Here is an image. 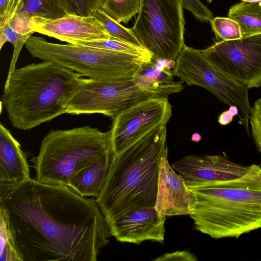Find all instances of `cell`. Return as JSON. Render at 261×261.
I'll return each instance as SVG.
<instances>
[{
    "label": "cell",
    "mask_w": 261,
    "mask_h": 261,
    "mask_svg": "<svg viewBox=\"0 0 261 261\" xmlns=\"http://www.w3.org/2000/svg\"><path fill=\"white\" fill-rule=\"evenodd\" d=\"M0 210L21 261H96L112 236L96 199L68 186L0 182Z\"/></svg>",
    "instance_id": "obj_1"
},
{
    "label": "cell",
    "mask_w": 261,
    "mask_h": 261,
    "mask_svg": "<svg viewBox=\"0 0 261 261\" xmlns=\"http://www.w3.org/2000/svg\"><path fill=\"white\" fill-rule=\"evenodd\" d=\"M166 125H160L114 155L95 198L109 224L129 210L155 207L160 162L168 156Z\"/></svg>",
    "instance_id": "obj_2"
},
{
    "label": "cell",
    "mask_w": 261,
    "mask_h": 261,
    "mask_svg": "<svg viewBox=\"0 0 261 261\" xmlns=\"http://www.w3.org/2000/svg\"><path fill=\"white\" fill-rule=\"evenodd\" d=\"M83 76L50 61L15 69L1 98L11 124L25 130L65 114Z\"/></svg>",
    "instance_id": "obj_3"
},
{
    "label": "cell",
    "mask_w": 261,
    "mask_h": 261,
    "mask_svg": "<svg viewBox=\"0 0 261 261\" xmlns=\"http://www.w3.org/2000/svg\"><path fill=\"white\" fill-rule=\"evenodd\" d=\"M196 207L189 215L196 230L211 238H238L261 228V173L191 189Z\"/></svg>",
    "instance_id": "obj_4"
},
{
    "label": "cell",
    "mask_w": 261,
    "mask_h": 261,
    "mask_svg": "<svg viewBox=\"0 0 261 261\" xmlns=\"http://www.w3.org/2000/svg\"><path fill=\"white\" fill-rule=\"evenodd\" d=\"M111 132L89 126L51 130L43 139L32 162L35 179L68 186L71 177L97 157L111 150Z\"/></svg>",
    "instance_id": "obj_5"
},
{
    "label": "cell",
    "mask_w": 261,
    "mask_h": 261,
    "mask_svg": "<svg viewBox=\"0 0 261 261\" xmlns=\"http://www.w3.org/2000/svg\"><path fill=\"white\" fill-rule=\"evenodd\" d=\"M25 47L33 58L53 61L99 80L132 79L140 66L152 58L86 46L61 44L31 35Z\"/></svg>",
    "instance_id": "obj_6"
},
{
    "label": "cell",
    "mask_w": 261,
    "mask_h": 261,
    "mask_svg": "<svg viewBox=\"0 0 261 261\" xmlns=\"http://www.w3.org/2000/svg\"><path fill=\"white\" fill-rule=\"evenodd\" d=\"M181 82L144 86L133 79L99 80L84 78L68 102L65 114H102L113 119L123 111L151 98L168 97L181 91Z\"/></svg>",
    "instance_id": "obj_7"
},
{
    "label": "cell",
    "mask_w": 261,
    "mask_h": 261,
    "mask_svg": "<svg viewBox=\"0 0 261 261\" xmlns=\"http://www.w3.org/2000/svg\"><path fill=\"white\" fill-rule=\"evenodd\" d=\"M183 8L181 0H140L130 30L152 60L177 59L185 45Z\"/></svg>",
    "instance_id": "obj_8"
},
{
    "label": "cell",
    "mask_w": 261,
    "mask_h": 261,
    "mask_svg": "<svg viewBox=\"0 0 261 261\" xmlns=\"http://www.w3.org/2000/svg\"><path fill=\"white\" fill-rule=\"evenodd\" d=\"M172 72L181 83L204 88L224 104L236 106L241 124L250 135L249 118L252 107L249 101V89L213 66L201 50L185 45L175 61Z\"/></svg>",
    "instance_id": "obj_9"
},
{
    "label": "cell",
    "mask_w": 261,
    "mask_h": 261,
    "mask_svg": "<svg viewBox=\"0 0 261 261\" xmlns=\"http://www.w3.org/2000/svg\"><path fill=\"white\" fill-rule=\"evenodd\" d=\"M201 51L213 66L249 89L261 86V34L220 41Z\"/></svg>",
    "instance_id": "obj_10"
},
{
    "label": "cell",
    "mask_w": 261,
    "mask_h": 261,
    "mask_svg": "<svg viewBox=\"0 0 261 261\" xmlns=\"http://www.w3.org/2000/svg\"><path fill=\"white\" fill-rule=\"evenodd\" d=\"M172 115L168 97L142 101L121 112L113 119L111 147L116 155L162 124Z\"/></svg>",
    "instance_id": "obj_11"
},
{
    "label": "cell",
    "mask_w": 261,
    "mask_h": 261,
    "mask_svg": "<svg viewBox=\"0 0 261 261\" xmlns=\"http://www.w3.org/2000/svg\"><path fill=\"white\" fill-rule=\"evenodd\" d=\"M171 166L190 190L244 179L261 173L259 165H242L221 155H186Z\"/></svg>",
    "instance_id": "obj_12"
},
{
    "label": "cell",
    "mask_w": 261,
    "mask_h": 261,
    "mask_svg": "<svg viewBox=\"0 0 261 261\" xmlns=\"http://www.w3.org/2000/svg\"><path fill=\"white\" fill-rule=\"evenodd\" d=\"M32 28L35 32L72 44L111 38L102 23L94 16L70 14L53 19L33 17Z\"/></svg>",
    "instance_id": "obj_13"
},
{
    "label": "cell",
    "mask_w": 261,
    "mask_h": 261,
    "mask_svg": "<svg viewBox=\"0 0 261 261\" xmlns=\"http://www.w3.org/2000/svg\"><path fill=\"white\" fill-rule=\"evenodd\" d=\"M166 216L155 207L129 210L110 222L111 235L118 242L140 245L145 241L163 243Z\"/></svg>",
    "instance_id": "obj_14"
},
{
    "label": "cell",
    "mask_w": 261,
    "mask_h": 261,
    "mask_svg": "<svg viewBox=\"0 0 261 261\" xmlns=\"http://www.w3.org/2000/svg\"><path fill=\"white\" fill-rule=\"evenodd\" d=\"M167 156L160 162L155 208L166 217L190 215L196 207V195L169 165Z\"/></svg>",
    "instance_id": "obj_15"
},
{
    "label": "cell",
    "mask_w": 261,
    "mask_h": 261,
    "mask_svg": "<svg viewBox=\"0 0 261 261\" xmlns=\"http://www.w3.org/2000/svg\"><path fill=\"white\" fill-rule=\"evenodd\" d=\"M30 178L29 166L19 143L0 124V182L14 184Z\"/></svg>",
    "instance_id": "obj_16"
},
{
    "label": "cell",
    "mask_w": 261,
    "mask_h": 261,
    "mask_svg": "<svg viewBox=\"0 0 261 261\" xmlns=\"http://www.w3.org/2000/svg\"><path fill=\"white\" fill-rule=\"evenodd\" d=\"M114 157L111 149L97 157L77 172L68 186L82 197L97 198L105 184Z\"/></svg>",
    "instance_id": "obj_17"
},
{
    "label": "cell",
    "mask_w": 261,
    "mask_h": 261,
    "mask_svg": "<svg viewBox=\"0 0 261 261\" xmlns=\"http://www.w3.org/2000/svg\"><path fill=\"white\" fill-rule=\"evenodd\" d=\"M228 15L239 24L243 37L261 34V1L236 4Z\"/></svg>",
    "instance_id": "obj_18"
},
{
    "label": "cell",
    "mask_w": 261,
    "mask_h": 261,
    "mask_svg": "<svg viewBox=\"0 0 261 261\" xmlns=\"http://www.w3.org/2000/svg\"><path fill=\"white\" fill-rule=\"evenodd\" d=\"M24 11L31 17L57 19L70 15L64 0H18L16 12Z\"/></svg>",
    "instance_id": "obj_19"
},
{
    "label": "cell",
    "mask_w": 261,
    "mask_h": 261,
    "mask_svg": "<svg viewBox=\"0 0 261 261\" xmlns=\"http://www.w3.org/2000/svg\"><path fill=\"white\" fill-rule=\"evenodd\" d=\"M173 75L170 68L159 69L151 60L143 63L132 79L142 86H156L174 83Z\"/></svg>",
    "instance_id": "obj_20"
},
{
    "label": "cell",
    "mask_w": 261,
    "mask_h": 261,
    "mask_svg": "<svg viewBox=\"0 0 261 261\" xmlns=\"http://www.w3.org/2000/svg\"><path fill=\"white\" fill-rule=\"evenodd\" d=\"M140 7V0H105L101 10L118 22L127 24Z\"/></svg>",
    "instance_id": "obj_21"
},
{
    "label": "cell",
    "mask_w": 261,
    "mask_h": 261,
    "mask_svg": "<svg viewBox=\"0 0 261 261\" xmlns=\"http://www.w3.org/2000/svg\"><path fill=\"white\" fill-rule=\"evenodd\" d=\"M31 35H23L18 33L10 23H7L5 27L0 30V49L7 42L11 43L14 50L10 62L9 69L5 86H6L15 70V66L21 50L27 39Z\"/></svg>",
    "instance_id": "obj_22"
},
{
    "label": "cell",
    "mask_w": 261,
    "mask_h": 261,
    "mask_svg": "<svg viewBox=\"0 0 261 261\" xmlns=\"http://www.w3.org/2000/svg\"><path fill=\"white\" fill-rule=\"evenodd\" d=\"M76 45L153 58L152 54L145 48L113 37L109 39L80 42L76 43Z\"/></svg>",
    "instance_id": "obj_23"
},
{
    "label": "cell",
    "mask_w": 261,
    "mask_h": 261,
    "mask_svg": "<svg viewBox=\"0 0 261 261\" xmlns=\"http://www.w3.org/2000/svg\"><path fill=\"white\" fill-rule=\"evenodd\" d=\"M93 16L102 23L111 37L143 47L130 29L123 27L101 9L97 10Z\"/></svg>",
    "instance_id": "obj_24"
},
{
    "label": "cell",
    "mask_w": 261,
    "mask_h": 261,
    "mask_svg": "<svg viewBox=\"0 0 261 261\" xmlns=\"http://www.w3.org/2000/svg\"><path fill=\"white\" fill-rule=\"evenodd\" d=\"M1 261H21L6 218L1 212Z\"/></svg>",
    "instance_id": "obj_25"
},
{
    "label": "cell",
    "mask_w": 261,
    "mask_h": 261,
    "mask_svg": "<svg viewBox=\"0 0 261 261\" xmlns=\"http://www.w3.org/2000/svg\"><path fill=\"white\" fill-rule=\"evenodd\" d=\"M210 23L216 36L221 41L234 40L243 37L239 24L229 17H213Z\"/></svg>",
    "instance_id": "obj_26"
},
{
    "label": "cell",
    "mask_w": 261,
    "mask_h": 261,
    "mask_svg": "<svg viewBox=\"0 0 261 261\" xmlns=\"http://www.w3.org/2000/svg\"><path fill=\"white\" fill-rule=\"evenodd\" d=\"M70 15L81 16H93L101 9L105 0H64Z\"/></svg>",
    "instance_id": "obj_27"
},
{
    "label": "cell",
    "mask_w": 261,
    "mask_h": 261,
    "mask_svg": "<svg viewBox=\"0 0 261 261\" xmlns=\"http://www.w3.org/2000/svg\"><path fill=\"white\" fill-rule=\"evenodd\" d=\"M249 124L254 144L261 153V97L255 102L252 107Z\"/></svg>",
    "instance_id": "obj_28"
},
{
    "label": "cell",
    "mask_w": 261,
    "mask_h": 261,
    "mask_svg": "<svg viewBox=\"0 0 261 261\" xmlns=\"http://www.w3.org/2000/svg\"><path fill=\"white\" fill-rule=\"evenodd\" d=\"M183 7L189 11L201 22H210L213 18L212 11L200 0H181Z\"/></svg>",
    "instance_id": "obj_29"
},
{
    "label": "cell",
    "mask_w": 261,
    "mask_h": 261,
    "mask_svg": "<svg viewBox=\"0 0 261 261\" xmlns=\"http://www.w3.org/2000/svg\"><path fill=\"white\" fill-rule=\"evenodd\" d=\"M8 23L21 34L32 35L35 33L32 28V17L26 12H15Z\"/></svg>",
    "instance_id": "obj_30"
},
{
    "label": "cell",
    "mask_w": 261,
    "mask_h": 261,
    "mask_svg": "<svg viewBox=\"0 0 261 261\" xmlns=\"http://www.w3.org/2000/svg\"><path fill=\"white\" fill-rule=\"evenodd\" d=\"M18 0H0V30L16 12Z\"/></svg>",
    "instance_id": "obj_31"
},
{
    "label": "cell",
    "mask_w": 261,
    "mask_h": 261,
    "mask_svg": "<svg viewBox=\"0 0 261 261\" xmlns=\"http://www.w3.org/2000/svg\"><path fill=\"white\" fill-rule=\"evenodd\" d=\"M196 256L188 251H176L161 255L153 261H197Z\"/></svg>",
    "instance_id": "obj_32"
},
{
    "label": "cell",
    "mask_w": 261,
    "mask_h": 261,
    "mask_svg": "<svg viewBox=\"0 0 261 261\" xmlns=\"http://www.w3.org/2000/svg\"><path fill=\"white\" fill-rule=\"evenodd\" d=\"M233 117L228 110L222 112L219 116L218 121L222 125H226L229 124L233 119Z\"/></svg>",
    "instance_id": "obj_33"
},
{
    "label": "cell",
    "mask_w": 261,
    "mask_h": 261,
    "mask_svg": "<svg viewBox=\"0 0 261 261\" xmlns=\"http://www.w3.org/2000/svg\"><path fill=\"white\" fill-rule=\"evenodd\" d=\"M228 111L233 117H234L236 115H238L239 110L238 108L234 106H229Z\"/></svg>",
    "instance_id": "obj_34"
},
{
    "label": "cell",
    "mask_w": 261,
    "mask_h": 261,
    "mask_svg": "<svg viewBox=\"0 0 261 261\" xmlns=\"http://www.w3.org/2000/svg\"><path fill=\"white\" fill-rule=\"evenodd\" d=\"M201 139V136L198 134L195 133L192 135V140L195 142H199Z\"/></svg>",
    "instance_id": "obj_35"
},
{
    "label": "cell",
    "mask_w": 261,
    "mask_h": 261,
    "mask_svg": "<svg viewBox=\"0 0 261 261\" xmlns=\"http://www.w3.org/2000/svg\"><path fill=\"white\" fill-rule=\"evenodd\" d=\"M242 2H260L261 0H240Z\"/></svg>",
    "instance_id": "obj_36"
},
{
    "label": "cell",
    "mask_w": 261,
    "mask_h": 261,
    "mask_svg": "<svg viewBox=\"0 0 261 261\" xmlns=\"http://www.w3.org/2000/svg\"><path fill=\"white\" fill-rule=\"evenodd\" d=\"M213 0H206V1L208 3H211L212 2Z\"/></svg>",
    "instance_id": "obj_37"
}]
</instances>
